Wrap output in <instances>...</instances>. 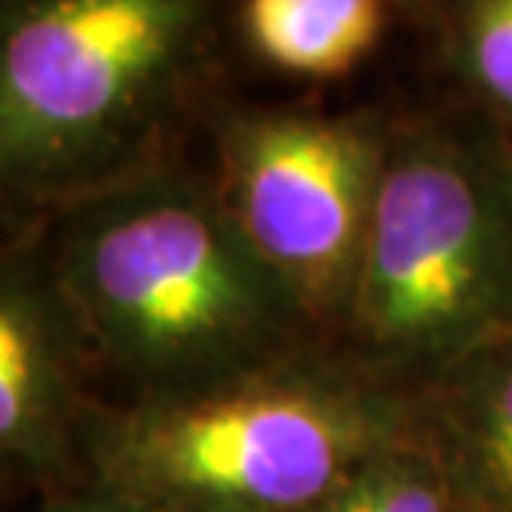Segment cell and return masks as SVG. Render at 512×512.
Segmentation results:
<instances>
[{
    "mask_svg": "<svg viewBox=\"0 0 512 512\" xmlns=\"http://www.w3.org/2000/svg\"><path fill=\"white\" fill-rule=\"evenodd\" d=\"M390 119L225 100L205 146L232 219L331 344L361 268Z\"/></svg>",
    "mask_w": 512,
    "mask_h": 512,
    "instance_id": "5b68a950",
    "label": "cell"
},
{
    "mask_svg": "<svg viewBox=\"0 0 512 512\" xmlns=\"http://www.w3.org/2000/svg\"><path fill=\"white\" fill-rule=\"evenodd\" d=\"M232 37L235 0H0V242L192 156Z\"/></svg>",
    "mask_w": 512,
    "mask_h": 512,
    "instance_id": "7a4b0ae2",
    "label": "cell"
},
{
    "mask_svg": "<svg viewBox=\"0 0 512 512\" xmlns=\"http://www.w3.org/2000/svg\"><path fill=\"white\" fill-rule=\"evenodd\" d=\"M394 10L407 14L413 20H427V24H437V14H440V0H390Z\"/></svg>",
    "mask_w": 512,
    "mask_h": 512,
    "instance_id": "7c38bea8",
    "label": "cell"
},
{
    "mask_svg": "<svg viewBox=\"0 0 512 512\" xmlns=\"http://www.w3.org/2000/svg\"><path fill=\"white\" fill-rule=\"evenodd\" d=\"M509 328V133L466 100L390 119L361 268L331 347L417 400Z\"/></svg>",
    "mask_w": 512,
    "mask_h": 512,
    "instance_id": "3957f363",
    "label": "cell"
},
{
    "mask_svg": "<svg viewBox=\"0 0 512 512\" xmlns=\"http://www.w3.org/2000/svg\"><path fill=\"white\" fill-rule=\"evenodd\" d=\"M0 506H4V499H0Z\"/></svg>",
    "mask_w": 512,
    "mask_h": 512,
    "instance_id": "4fadbf2b",
    "label": "cell"
},
{
    "mask_svg": "<svg viewBox=\"0 0 512 512\" xmlns=\"http://www.w3.org/2000/svg\"><path fill=\"white\" fill-rule=\"evenodd\" d=\"M103 403L40 235L0 242V499L80 483V446Z\"/></svg>",
    "mask_w": 512,
    "mask_h": 512,
    "instance_id": "8992f818",
    "label": "cell"
},
{
    "mask_svg": "<svg viewBox=\"0 0 512 512\" xmlns=\"http://www.w3.org/2000/svg\"><path fill=\"white\" fill-rule=\"evenodd\" d=\"M37 235L106 403L192 394L324 344L195 156L86 195Z\"/></svg>",
    "mask_w": 512,
    "mask_h": 512,
    "instance_id": "6da1fadb",
    "label": "cell"
},
{
    "mask_svg": "<svg viewBox=\"0 0 512 512\" xmlns=\"http://www.w3.org/2000/svg\"><path fill=\"white\" fill-rule=\"evenodd\" d=\"M417 430L466 512H512V328L423 390Z\"/></svg>",
    "mask_w": 512,
    "mask_h": 512,
    "instance_id": "52a82bcc",
    "label": "cell"
},
{
    "mask_svg": "<svg viewBox=\"0 0 512 512\" xmlns=\"http://www.w3.org/2000/svg\"><path fill=\"white\" fill-rule=\"evenodd\" d=\"M446 60L473 103L512 139V0H440Z\"/></svg>",
    "mask_w": 512,
    "mask_h": 512,
    "instance_id": "9c48e42d",
    "label": "cell"
},
{
    "mask_svg": "<svg viewBox=\"0 0 512 512\" xmlns=\"http://www.w3.org/2000/svg\"><path fill=\"white\" fill-rule=\"evenodd\" d=\"M413 433L417 400L318 344L192 394L103 403L80 483L162 512H311Z\"/></svg>",
    "mask_w": 512,
    "mask_h": 512,
    "instance_id": "277c9868",
    "label": "cell"
},
{
    "mask_svg": "<svg viewBox=\"0 0 512 512\" xmlns=\"http://www.w3.org/2000/svg\"><path fill=\"white\" fill-rule=\"evenodd\" d=\"M37 512H162L156 506L139 503L133 496L93 483H73L37 499Z\"/></svg>",
    "mask_w": 512,
    "mask_h": 512,
    "instance_id": "8fae6325",
    "label": "cell"
},
{
    "mask_svg": "<svg viewBox=\"0 0 512 512\" xmlns=\"http://www.w3.org/2000/svg\"><path fill=\"white\" fill-rule=\"evenodd\" d=\"M390 0H235V37L265 67L334 80L384 40Z\"/></svg>",
    "mask_w": 512,
    "mask_h": 512,
    "instance_id": "ba28073f",
    "label": "cell"
},
{
    "mask_svg": "<svg viewBox=\"0 0 512 512\" xmlns=\"http://www.w3.org/2000/svg\"><path fill=\"white\" fill-rule=\"evenodd\" d=\"M311 512H466L420 430L370 456Z\"/></svg>",
    "mask_w": 512,
    "mask_h": 512,
    "instance_id": "30bf717a",
    "label": "cell"
}]
</instances>
